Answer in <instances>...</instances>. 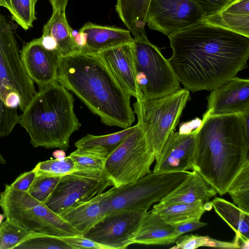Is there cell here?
Wrapping results in <instances>:
<instances>
[{
	"instance_id": "cell-31",
	"label": "cell",
	"mask_w": 249,
	"mask_h": 249,
	"mask_svg": "<svg viewBox=\"0 0 249 249\" xmlns=\"http://www.w3.org/2000/svg\"><path fill=\"white\" fill-rule=\"evenodd\" d=\"M15 249H72L61 237L30 231Z\"/></svg>"
},
{
	"instance_id": "cell-19",
	"label": "cell",
	"mask_w": 249,
	"mask_h": 249,
	"mask_svg": "<svg viewBox=\"0 0 249 249\" xmlns=\"http://www.w3.org/2000/svg\"><path fill=\"white\" fill-rule=\"evenodd\" d=\"M217 194L215 190L196 170L159 203L163 205L177 203H192L201 201L206 203Z\"/></svg>"
},
{
	"instance_id": "cell-33",
	"label": "cell",
	"mask_w": 249,
	"mask_h": 249,
	"mask_svg": "<svg viewBox=\"0 0 249 249\" xmlns=\"http://www.w3.org/2000/svg\"><path fill=\"white\" fill-rule=\"evenodd\" d=\"M33 169L36 174L60 177L77 170L70 156L39 162Z\"/></svg>"
},
{
	"instance_id": "cell-18",
	"label": "cell",
	"mask_w": 249,
	"mask_h": 249,
	"mask_svg": "<svg viewBox=\"0 0 249 249\" xmlns=\"http://www.w3.org/2000/svg\"><path fill=\"white\" fill-rule=\"evenodd\" d=\"M86 35V44L82 52L97 53L101 51L132 42L130 32L116 27L102 26L88 22L79 30Z\"/></svg>"
},
{
	"instance_id": "cell-16",
	"label": "cell",
	"mask_w": 249,
	"mask_h": 249,
	"mask_svg": "<svg viewBox=\"0 0 249 249\" xmlns=\"http://www.w3.org/2000/svg\"><path fill=\"white\" fill-rule=\"evenodd\" d=\"M20 55L28 75L39 89L57 81L62 56L56 50L46 48L40 37L27 43L20 51Z\"/></svg>"
},
{
	"instance_id": "cell-36",
	"label": "cell",
	"mask_w": 249,
	"mask_h": 249,
	"mask_svg": "<svg viewBox=\"0 0 249 249\" xmlns=\"http://www.w3.org/2000/svg\"><path fill=\"white\" fill-rule=\"evenodd\" d=\"M61 238L70 246L72 249H108L106 246L86 238L82 235L61 237Z\"/></svg>"
},
{
	"instance_id": "cell-11",
	"label": "cell",
	"mask_w": 249,
	"mask_h": 249,
	"mask_svg": "<svg viewBox=\"0 0 249 249\" xmlns=\"http://www.w3.org/2000/svg\"><path fill=\"white\" fill-rule=\"evenodd\" d=\"M111 185L104 170H76L61 177L45 204L59 215L66 209L102 193Z\"/></svg>"
},
{
	"instance_id": "cell-7",
	"label": "cell",
	"mask_w": 249,
	"mask_h": 249,
	"mask_svg": "<svg viewBox=\"0 0 249 249\" xmlns=\"http://www.w3.org/2000/svg\"><path fill=\"white\" fill-rule=\"evenodd\" d=\"M191 171L155 174L150 172L137 180L101 194V204L105 213L120 210L147 211L178 187Z\"/></svg>"
},
{
	"instance_id": "cell-15",
	"label": "cell",
	"mask_w": 249,
	"mask_h": 249,
	"mask_svg": "<svg viewBox=\"0 0 249 249\" xmlns=\"http://www.w3.org/2000/svg\"><path fill=\"white\" fill-rule=\"evenodd\" d=\"M204 114L224 115L249 112V80L236 76L211 90Z\"/></svg>"
},
{
	"instance_id": "cell-32",
	"label": "cell",
	"mask_w": 249,
	"mask_h": 249,
	"mask_svg": "<svg viewBox=\"0 0 249 249\" xmlns=\"http://www.w3.org/2000/svg\"><path fill=\"white\" fill-rule=\"evenodd\" d=\"M176 246L172 249H194L200 247H212L224 249L240 248L238 242H224L213 239L209 236L197 235H186L176 240Z\"/></svg>"
},
{
	"instance_id": "cell-4",
	"label": "cell",
	"mask_w": 249,
	"mask_h": 249,
	"mask_svg": "<svg viewBox=\"0 0 249 249\" xmlns=\"http://www.w3.org/2000/svg\"><path fill=\"white\" fill-rule=\"evenodd\" d=\"M74 102L73 95L57 81L39 89L18 122L34 147L68 149L71 136L81 126L74 112Z\"/></svg>"
},
{
	"instance_id": "cell-17",
	"label": "cell",
	"mask_w": 249,
	"mask_h": 249,
	"mask_svg": "<svg viewBox=\"0 0 249 249\" xmlns=\"http://www.w3.org/2000/svg\"><path fill=\"white\" fill-rule=\"evenodd\" d=\"M95 54L100 58L126 92L136 99L140 98L136 81L131 42Z\"/></svg>"
},
{
	"instance_id": "cell-8",
	"label": "cell",
	"mask_w": 249,
	"mask_h": 249,
	"mask_svg": "<svg viewBox=\"0 0 249 249\" xmlns=\"http://www.w3.org/2000/svg\"><path fill=\"white\" fill-rule=\"evenodd\" d=\"M0 207L6 219L29 231L59 237L81 235L45 203L32 197L28 192L21 191L5 184L0 193Z\"/></svg>"
},
{
	"instance_id": "cell-28",
	"label": "cell",
	"mask_w": 249,
	"mask_h": 249,
	"mask_svg": "<svg viewBox=\"0 0 249 249\" xmlns=\"http://www.w3.org/2000/svg\"><path fill=\"white\" fill-rule=\"evenodd\" d=\"M227 193L239 208L249 213V159L234 178Z\"/></svg>"
},
{
	"instance_id": "cell-34",
	"label": "cell",
	"mask_w": 249,
	"mask_h": 249,
	"mask_svg": "<svg viewBox=\"0 0 249 249\" xmlns=\"http://www.w3.org/2000/svg\"><path fill=\"white\" fill-rule=\"evenodd\" d=\"M29 231L7 219L0 224V249H15Z\"/></svg>"
},
{
	"instance_id": "cell-10",
	"label": "cell",
	"mask_w": 249,
	"mask_h": 249,
	"mask_svg": "<svg viewBox=\"0 0 249 249\" xmlns=\"http://www.w3.org/2000/svg\"><path fill=\"white\" fill-rule=\"evenodd\" d=\"M155 160L137 124L133 131L107 156L104 171L113 187L134 182L151 172Z\"/></svg>"
},
{
	"instance_id": "cell-20",
	"label": "cell",
	"mask_w": 249,
	"mask_h": 249,
	"mask_svg": "<svg viewBox=\"0 0 249 249\" xmlns=\"http://www.w3.org/2000/svg\"><path fill=\"white\" fill-rule=\"evenodd\" d=\"M180 236L174 226L165 222L152 210L145 214L134 239V243L168 245Z\"/></svg>"
},
{
	"instance_id": "cell-13",
	"label": "cell",
	"mask_w": 249,
	"mask_h": 249,
	"mask_svg": "<svg viewBox=\"0 0 249 249\" xmlns=\"http://www.w3.org/2000/svg\"><path fill=\"white\" fill-rule=\"evenodd\" d=\"M147 211L120 210L106 213L84 233L83 236L108 249H124L134 239Z\"/></svg>"
},
{
	"instance_id": "cell-35",
	"label": "cell",
	"mask_w": 249,
	"mask_h": 249,
	"mask_svg": "<svg viewBox=\"0 0 249 249\" xmlns=\"http://www.w3.org/2000/svg\"><path fill=\"white\" fill-rule=\"evenodd\" d=\"M60 177L36 174L28 193L36 200L45 203L57 184Z\"/></svg>"
},
{
	"instance_id": "cell-30",
	"label": "cell",
	"mask_w": 249,
	"mask_h": 249,
	"mask_svg": "<svg viewBox=\"0 0 249 249\" xmlns=\"http://www.w3.org/2000/svg\"><path fill=\"white\" fill-rule=\"evenodd\" d=\"M136 125L119 132L102 136L87 134L76 141V148L99 147L106 149L109 154L113 151L135 128Z\"/></svg>"
},
{
	"instance_id": "cell-43",
	"label": "cell",
	"mask_w": 249,
	"mask_h": 249,
	"mask_svg": "<svg viewBox=\"0 0 249 249\" xmlns=\"http://www.w3.org/2000/svg\"><path fill=\"white\" fill-rule=\"evenodd\" d=\"M5 218V216L4 214L0 213V224L3 222L4 218Z\"/></svg>"
},
{
	"instance_id": "cell-38",
	"label": "cell",
	"mask_w": 249,
	"mask_h": 249,
	"mask_svg": "<svg viewBox=\"0 0 249 249\" xmlns=\"http://www.w3.org/2000/svg\"><path fill=\"white\" fill-rule=\"evenodd\" d=\"M36 176V173L34 169L25 172L20 174L10 185L16 190L28 192Z\"/></svg>"
},
{
	"instance_id": "cell-39",
	"label": "cell",
	"mask_w": 249,
	"mask_h": 249,
	"mask_svg": "<svg viewBox=\"0 0 249 249\" xmlns=\"http://www.w3.org/2000/svg\"><path fill=\"white\" fill-rule=\"evenodd\" d=\"M177 231L181 235L186 232L192 231L207 225L200 221V219H192L184 222L173 224Z\"/></svg>"
},
{
	"instance_id": "cell-40",
	"label": "cell",
	"mask_w": 249,
	"mask_h": 249,
	"mask_svg": "<svg viewBox=\"0 0 249 249\" xmlns=\"http://www.w3.org/2000/svg\"><path fill=\"white\" fill-rule=\"evenodd\" d=\"M75 43L78 49L79 52H82L86 42V35L85 33L79 31L78 34L74 37Z\"/></svg>"
},
{
	"instance_id": "cell-6",
	"label": "cell",
	"mask_w": 249,
	"mask_h": 249,
	"mask_svg": "<svg viewBox=\"0 0 249 249\" xmlns=\"http://www.w3.org/2000/svg\"><path fill=\"white\" fill-rule=\"evenodd\" d=\"M190 99V91L181 88L159 98L138 99L133 104L137 124L149 148L154 154L156 160L167 138L178 125Z\"/></svg>"
},
{
	"instance_id": "cell-29",
	"label": "cell",
	"mask_w": 249,
	"mask_h": 249,
	"mask_svg": "<svg viewBox=\"0 0 249 249\" xmlns=\"http://www.w3.org/2000/svg\"><path fill=\"white\" fill-rule=\"evenodd\" d=\"M37 0H0V6L6 8L13 19L25 30L33 27L36 20L35 7Z\"/></svg>"
},
{
	"instance_id": "cell-21",
	"label": "cell",
	"mask_w": 249,
	"mask_h": 249,
	"mask_svg": "<svg viewBox=\"0 0 249 249\" xmlns=\"http://www.w3.org/2000/svg\"><path fill=\"white\" fill-rule=\"evenodd\" d=\"M101 194L66 209L59 215L83 235L106 214L101 204Z\"/></svg>"
},
{
	"instance_id": "cell-41",
	"label": "cell",
	"mask_w": 249,
	"mask_h": 249,
	"mask_svg": "<svg viewBox=\"0 0 249 249\" xmlns=\"http://www.w3.org/2000/svg\"><path fill=\"white\" fill-rule=\"evenodd\" d=\"M69 0H49L53 10H66Z\"/></svg>"
},
{
	"instance_id": "cell-5",
	"label": "cell",
	"mask_w": 249,
	"mask_h": 249,
	"mask_svg": "<svg viewBox=\"0 0 249 249\" xmlns=\"http://www.w3.org/2000/svg\"><path fill=\"white\" fill-rule=\"evenodd\" d=\"M37 93L21 61L11 24L0 14V137L18 124V108L23 111Z\"/></svg>"
},
{
	"instance_id": "cell-14",
	"label": "cell",
	"mask_w": 249,
	"mask_h": 249,
	"mask_svg": "<svg viewBox=\"0 0 249 249\" xmlns=\"http://www.w3.org/2000/svg\"><path fill=\"white\" fill-rule=\"evenodd\" d=\"M196 129L187 132L173 131L156 160L155 174L179 172L195 169Z\"/></svg>"
},
{
	"instance_id": "cell-12",
	"label": "cell",
	"mask_w": 249,
	"mask_h": 249,
	"mask_svg": "<svg viewBox=\"0 0 249 249\" xmlns=\"http://www.w3.org/2000/svg\"><path fill=\"white\" fill-rule=\"evenodd\" d=\"M206 17L195 0H151L146 23L167 36L202 22Z\"/></svg>"
},
{
	"instance_id": "cell-23",
	"label": "cell",
	"mask_w": 249,
	"mask_h": 249,
	"mask_svg": "<svg viewBox=\"0 0 249 249\" xmlns=\"http://www.w3.org/2000/svg\"><path fill=\"white\" fill-rule=\"evenodd\" d=\"M211 202L215 212L235 232V239L242 243L240 248L249 249V213L223 198L215 197Z\"/></svg>"
},
{
	"instance_id": "cell-9",
	"label": "cell",
	"mask_w": 249,
	"mask_h": 249,
	"mask_svg": "<svg viewBox=\"0 0 249 249\" xmlns=\"http://www.w3.org/2000/svg\"><path fill=\"white\" fill-rule=\"evenodd\" d=\"M131 46L140 98H159L181 89L180 83L170 61L147 36L134 38Z\"/></svg>"
},
{
	"instance_id": "cell-3",
	"label": "cell",
	"mask_w": 249,
	"mask_h": 249,
	"mask_svg": "<svg viewBox=\"0 0 249 249\" xmlns=\"http://www.w3.org/2000/svg\"><path fill=\"white\" fill-rule=\"evenodd\" d=\"M57 81L75 94L105 124L125 129L135 121L131 95L96 54L78 52L61 56Z\"/></svg>"
},
{
	"instance_id": "cell-27",
	"label": "cell",
	"mask_w": 249,
	"mask_h": 249,
	"mask_svg": "<svg viewBox=\"0 0 249 249\" xmlns=\"http://www.w3.org/2000/svg\"><path fill=\"white\" fill-rule=\"evenodd\" d=\"M109 153L106 149L99 147H79L69 155L77 170H104Z\"/></svg>"
},
{
	"instance_id": "cell-22",
	"label": "cell",
	"mask_w": 249,
	"mask_h": 249,
	"mask_svg": "<svg viewBox=\"0 0 249 249\" xmlns=\"http://www.w3.org/2000/svg\"><path fill=\"white\" fill-rule=\"evenodd\" d=\"M203 21L249 37V0H234Z\"/></svg>"
},
{
	"instance_id": "cell-37",
	"label": "cell",
	"mask_w": 249,
	"mask_h": 249,
	"mask_svg": "<svg viewBox=\"0 0 249 249\" xmlns=\"http://www.w3.org/2000/svg\"><path fill=\"white\" fill-rule=\"evenodd\" d=\"M203 9L208 16L214 15L232 2L234 0H195Z\"/></svg>"
},
{
	"instance_id": "cell-42",
	"label": "cell",
	"mask_w": 249,
	"mask_h": 249,
	"mask_svg": "<svg viewBox=\"0 0 249 249\" xmlns=\"http://www.w3.org/2000/svg\"><path fill=\"white\" fill-rule=\"evenodd\" d=\"M53 155L55 159H58L65 157L66 154L65 151L60 149L54 151L53 153Z\"/></svg>"
},
{
	"instance_id": "cell-2",
	"label": "cell",
	"mask_w": 249,
	"mask_h": 249,
	"mask_svg": "<svg viewBox=\"0 0 249 249\" xmlns=\"http://www.w3.org/2000/svg\"><path fill=\"white\" fill-rule=\"evenodd\" d=\"M249 112L203 114L196 129L195 169L219 195L249 159Z\"/></svg>"
},
{
	"instance_id": "cell-24",
	"label": "cell",
	"mask_w": 249,
	"mask_h": 249,
	"mask_svg": "<svg viewBox=\"0 0 249 249\" xmlns=\"http://www.w3.org/2000/svg\"><path fill=\"white\" fill-rule=\"evenodd\" d=\"M72 31L66 17L65 10H53L51 17L43 27L42 35L54 39L57 51L63 56L79 52Z\"/></svg>"
},
{
	"instance_id": "cell-25",
	"label": "cell",
	"mask_w": 249,
	"mask_h": 249,
	"mask_svg": "<svg viewBox=\"0 0 249 249\" xmlns=\"http://www.w3.org/2000/svg\"><path fill=\"white\" fill-rule=\"evenodd\" d=\"M151 0H117L116 10L120 19L134 36L146 37V18Z\"/></svg>"
},
{
	"instance_id": "cell-26",
	"label": "cell",
	"mask_w": 249,
	"mask_h": 249,
	"mask_svg": "<svg viewBox=\"0 0 249 249\" xmlns=\"http://www.w3.org/2000/svg\"><path fill=\"white\" fill-rule=\"evenodd\" d=\"M205 204L201 201L167 205L158 203L153 206L152 211L167 223L175 224L192 219H200L206 211Z\"/></svg>"
},
{
	"instance_id": "cell-1",
	"label": "cell",
	"mask_w": 249,
	"mask_h": 249,
	"mask_svg": "<svg viewBox=\"0 0 249 249\" xmlns=\"http://www.w3.org/2000/svg\"><path fill=\"white\" fill-rule=\"evenodd\" d=\"M168 37V60L189 91H211L248 67L249 37L203 21Z\"/></svg>"
}]
</instances>
